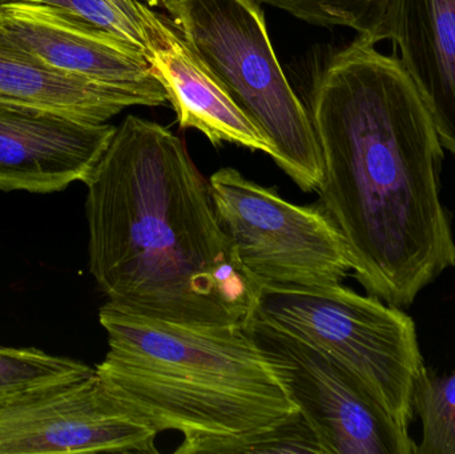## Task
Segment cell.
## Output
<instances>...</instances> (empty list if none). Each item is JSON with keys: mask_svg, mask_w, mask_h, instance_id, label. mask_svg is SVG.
Here are the masks:
<instances>
[{"mask_svg": "<svg viewBox=\"0 0 455 454\" xmlns=\"http://www.w3.org/2000/svg\"><path fill=\"white\" fill-rule=\"evenodd\" d=\"M309 114L323 159L318 204L341 232L355 279L408 308L455 267L429 109L398 56L355 37L318 74Z\"/></svg>", "mask_w": 455, "mask_h": 454, "instance_id": "obj_1", "label": "cell"}, {"mask_svg": "<svg viewBox=\"0 0 455 454\" xmlns=\"http://www.w3.org/2000/svg\"><path fill=\"white\" fill-rule=\"evenodd\" d=\"M90 271L107 303L155 319L243 324L261 288L170 130L128 115L85 181Z\"/></svg>", "mask_w": 455, "mask_h": 454, "instance_id": "obj_2", "label": "cell"}, {"mask_svg": "<svg viewBox=\"0 0 455 454\" xmlns=\"http://www.w3.org/2000/svg\"><path fill=\"white\" fill-rule=\"evenodd\" d=\"M99 322L109 349L96 373L156 434L183 436L176 454H243L299 412L245 323L170 322L109 303Z\"/></svg>", "mask_w": 455, "mask_h": 454, "instance_id": "obj_3", "label": "cell"}, {"mask_svg": "<svg viewBox=\"0 0 455 454\" xmlns=\"http://www.w3.org/2000/svg\"><path fill=\"white\" fill-rule=\"evenodd\" d=\"M172 19L233 103L304 192L317 191L323 159L309 109L289 84L257 0H151Z\"/></svg>", "mask_w": 455, "mask_h": 454, "instance_id": "obj_4", "label": "cell"}, {"mask_svg": "<svg viewBox=\"0 0 455 454\" xmlns=\"http://www.w3.org/2000/svg\"><path fill=\"white\" fill-rule=\"evenodd\" d=\"M254 314L341 362L409 431L425 367L413 319L342 284L259 290Z\"/></svg>", "mask_w": 455, "mask_h": 454, "instance_id": "obj_5", "label": "cell"}, {"mask_svg": "<svg viewBox=\"0 0 455 454\" xmlns=\"http://www.w3.org/2000/svg\"><path fill=\"white\" fill-rule=\"evenodd\" d=\"M208 181L219 221L259 288L342 284L353 272L347 243L318 203L293 204L230 167Z\"/></svg>", "mask_w": 455, "mask_h": 454, "instance_id": "obj_6", "label": "cell"}, {"mask_svg": "<svg viewBox=\"0 0 455 454\" xmlns=\"http://www.w3.org/2000/svg\"><path fill=\"white\" fill-rule=\"evenodd\" d=\"M245 327L323 454H417L409 431L341 362L254 312Z\"/></svg>", "mask_w": 455, "mask_h": 454, "instance_id": "obj_7", "label": "cell"}, {"mask_svg": "<svg viewBox=\"0 0 455 454\" xmlns=\"http://www.w3.org/2000/svg\"><path fill=\"white\" fill-rule=\"evenodd\" d=\"M157 434L96 370L0 402V454L157 453Z\"/></svg>", "mask_w": 455, "mask_h": 454, "instance_id": "obj_8", "label": "cell"}, {"mask_svg": "<svg viewBox=\"0 0 455 454\" xmlns=\"http://www.w3.org/2000/svg\"><path fill=\"white\" fill-rule=\"evenodd\" d=\"M116 127L0 100V191L53 194L85 183Z\"/></svg>", "mask_w": 455, "mask_h": 454, "instance_id": "obj_9", "label": "cell"}, {"mask_svg": "<svg viewBox=\"0 0 455 454\" xmlns=\"http://www.w3.org/2000/svg\"><path fill=\"white\" fill-rule=\"evenodd\" d=\"M0 26L58 71L146 93L160 106L168 101L167 91L143 52L69 13L36 3L10 0L0 3Z\"/></svg>", "mask_w": 455, "mask_h": 454, "instance_id": "obj_10", "label": "cell"}, {"mask_svg": "<svg viewBox=\"0 0 455 454\" xmlns=\"http://www.w3.org/2000/svg\"><path fill=\"white\" fill-rule=\"evenodd\" d=\"M146 58L167 91L183 130L194 128L213 146L237 144L272 157L273 148L228 96L168 13L140 3Z\"/></svg>", "mask_w": 455, "mask_h": 454, "instance_id": "obj_11", "label": "cell"}, {"mask_svg": "<svg viewBox=\"0 0 455 454\" xmlns=\"http://www.w3.org/2000/svg\"><path fill=\"white\" fill-rule=\"evenodd\" d=\"M382 40H390L455 156V0H392Z\"/></svg>", "mask_w": 455, "mask_h": 454, "instance_id": "obj_12", "label": "cell"}, {"mask_svg": "<svg viewBox=\"0 0 455 454\" xmlns=\"http://www.w3.org/2000/svg\"><path fill=\"white\" fill-rule=\"evenodd\" d=\"M0 100L106 123L132 106H160L146 93L120 90L58 71L0 26Z\"/></svg>", "mask_w": 455, "mask_h": 454, "instance_id": "obj_13", "label": "cell"}, {"mask_svg": "<svg viewBox=\"0 0 455 454\" xmlns=\"http://www.w3.org/2000/svg\"><path fill=\"white\" fill-rule=\"evenodd\" d=\"M280 8L294 18L320 27H347L357 37L382 42L392 0H257Z\"/></svg>", "mask_w": 455, "mask_h": 454, "instance_id": "obj_14", "label": "cell"}, {"mask_svg": "<svg viewBox=\"0 0 455 454\" xmlns=\"http://www.w3.org/2000/svg\"><path fill=\"white\" fill-rule=\"evenodd\" d=\"M413 408L422 424L417 454H455V370L437 375L427 368L417 381Z\"/></svg>", "mask_w": 455, "mask_h": 454, "instance_id": "obj_15", "label": "cell"}, {"mask_svg": "<svg viewBox=\"0 0 455 454\" xmlns=\"http://www.w3.org/2000/svg\"><path fill=\"white\" fill-rule=\"evenodd\" d=\"M93 372L95 368L79 360L52 356L42 349L0 346V402L59 378Z\"/></svg>", "mask_w": 455, "mask_h": 454, "instance_id": "obj_16", "label": "cell"}, {"mask_svg": "<svg viewBox=\"0 0 455 454\" xmlns=\"http://www.w3.org/2000/svg\"><path fill=\"white\" fill-rule=\"evenodd\" d=\"M3 2V0H0ZM75 16L146 55L140 3L143 0H20ZM148 2V0H146Z\"/></svg>", "mask_w": 455, "mask_h": 454, "instance_id": "obj_17", "label": "cell"}, {"mask_svg": "<svg viewBox=\"0 0 455 454\" xmlns=\"http://www.w3.org/2000/svg\"><path fill=\"white\" fill-rule=\"evenodd\" d=\"M257 453H320L323 454L320 442L309 424L299 412L257 437L245 454Z\"/></svg>", "mask_w": 455, "mask_h": 454, "instance_id": "obj_18", "label": "cell"}]
</instances>
